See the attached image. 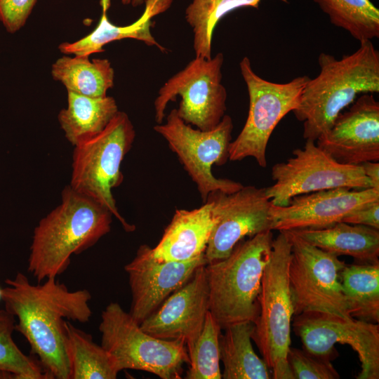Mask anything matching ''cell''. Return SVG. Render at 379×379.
I'll return each instance as SVG.
<instances>
[{
  "label": "cell",
  "mask_w": 379,
  "mask_h": 379,
  "mask_svg": "<svg viewBox=\"0 0 379 379\" xmlns=\"http://www.w3.org/2000/svg\"><path fill=\"white\" fill-rule=\"evenodd\" d=\"M5 284L4 308L17 318L15 331L27 340L47 379H69L65 322L89 321L90 292L69 291L56 278L33 284L22 272L6 279Z\"/></svg>",
  "instance_id": "6da1fadb"
},
{
  "label": "cell",
  "mask_w": 379,
  "mask_h": 379,
  "mask_svg": "<svg viewBox=\"0 0 379 379\" xmlns=\"http://www.w3.org/2000/svg\"><path fill=\"white\" fill-rule=\"evenodd\" d=\"M112 216L98 201L66 186L61 203L34 230L27 271L39 283L62 274L72 255L94 246L110 231Z\"/></svg>",
  "instance_id": "7a4b0ae2"
},
{
  "label": "cell",
  "mask_w": 379,
  "mask_h": 379,
  "mask_svg": "<svg viewBox=\"0 0 379 379\" xmlns=\"http://www.w3.org/2000/svg\"><path fill=\"white\" fill-rule=\"evenodd\" d=\"M319 73L307 81L298 107L293 111L303 123V138L316 141L338 114L360 93L379 92V52L371 40L340 59L321 53Z\"/></svg>",
  "instance_id": "3957f363"
},
{
  "label": "cell",
  "mask_w": 379,
  "mask_h": 379,
  "mask_svg": "<svg viewBox=\"0 0 379 379\" xmlns=\"http://www.w3.org/2000/svg\"><path fill=\"white\" fill-rule=\"evenodd\" d=\"M272 230L240 241L225 259L205 266L209 312L222 329L257 319L263 271L272 248Z\"/></svg>",
  "instance_id": "277c9868"
},
{
  "label": "cell",
  "mask_w": 379,
  "mask_h": 379,
  "mask_svg": "<svg viewBox=\"0 0 379 379\" xmlns=\"http://www.w3.org/2000/svg\"><path fill=\"white\" fill-rule=\"evenodd\" d=\"M291 245L285 231L272 241L258 296L260 311L252 339L274 379H294L287 359L293 305L288 279Z\"/></svg>",
  "instance_id": "5b68a950"
},
{
  "label": "cell",
  "mask_w": 379,
  "mask_h": 379,
  "mask_svg": "<svg viewBox=\"0 0 379 379\" xmlns=\"http://www.w3.org/2000/svg\"><path fill=\"white\" fill-rule=\"evenodd\" d=\"M135 137L126 113L118 111L98 135L74 146L69 186L106 207L126 232L135 227L119 213L112 190L121 184L120 170Z\"/></svg>",
  "instance_id": "8992f818"
},
{
  "label": "cell",
  "mask_w": 379,
  "mask_h": 379,
  "mask_svg": "<svg viewBox=\"0 0 379 379\" xmlns=\"http://www.w3.org/2000/svg\"><path fill=\"white\" fill-rule=\"evenodd\" d=\"M101 345L114 357L119 371L133 369L161 379H180L189 363L185 342L164 340L145 332L118 302L102 312L99 325Z\"/></svg>",
  "instance_id": "52a82bcc"
},
{
  "label": "cell",
  "mask_w": 379,
  "mask_h": 379,
  "mask_svg": "<svg viewBox=\"0 0 379 379\" xmlns=\"http://www.w3.org/2000/svg\"><path fill=\"white\" fill-rule=\"evenodd\" d=\"M239 69L248 93L249 109L242 130L230 144L229 160L253 157L260 166L265 168L270 138L279 122L298 107L310 77L299 76L284 84L272 82L253 71L246 56L240 61Z\"/></svg>",
  "instance_id": "ba28073f"
},
{
  "label": "cell",
  "mask_w": 379,
  "mask_h": 379,
  "mask_svg": "<svg viewBox=\"0 0 379 379\" xmlns=\"http://www.w3.org/2000/svg\"><path fill=\"white\" fill-rule=\"evenodd\" d=\"M232 129V118L227 114L211 130L194 129L179 117L176 109L169 112L166 123L154 126L197 185L204 203L213 192L232 193L244 186L230 179L217 178L212 173L213 165L222 166L229 159Z\"/></svg>",
  "instance_id": "9c48e42d"
},
{
  "label": "cell",
  "mask_w": 379,
  "mask_h": 379,
  "mask_svg": "<svg viewBox=\"0 0 379 379\" xmlns=\"http://www.w3.org/2000/svg\"><path fill=\"white\" fill-rule=\"evenodd\" d=\"M223 62L222 53L209 59L195 56L168 79L154 100L157 124L163 123L168 103L180 95L181 100L176 110L181 119L201 131L214 128L227 109V91L222 84Z\"/></svg>",
  "instance_id": "30bf717a"
},
{
  "label": "cell",
  "mask_w": 379,
  "mask_h": 379,
  "mask_svg": "<svg viewBox=\"0 0 379 379\" xmlns=\"http://www.w3.org/2000/svg\"><path fill=\"white\" fill-rule=\"evenodd\" d=\"M285 232L291 245L288 279L294 314L317 312L352 319L341 284L345 262L294 232Z\"/></svg>",
  "instance_id": "8fae6325"
},
{
  "label": "cell",
  "mask_w": 379,
  "mask_h": 379,
  "mask_svg": "<svg viewBox=\"0 0 379 379\" xmlns=\"http://www.w3.org/2000/svg\"><path fill=\"white\" fill-rule=\"evenodd\" d=\"M307 140L293 157L272 168L274 184L265 188L272 205L286 206L297 195L338 187L361 190L371 183L360 165L343 164Z\"/></svg>",
  "instance_id": "7c38bea8"
},
{
  "label": "cell",
  "mask_w": 379,
  "mask_h": 379,
  "mask_svg": "<svg viewBox=\"0 0 379 379\" xmlns=\"http://www.w3.org/2000/svg\"><path fill=\"white\" fill-rule=\"evenodd\" d=\"M206 201L211 205L215 224L204 255L207 264L225 259L245 237L272 230L265 188L243 186L232 193L215 191Z\"/></svg>",
  "instance_id": "4fadbf2b"
},
{
  "label": "cell",
  "mask_w": 379,
  "mask_h": 379,
  "mask_svg": "<svg viewBox=\"0 0 379 379\" xmlns=\"http://www.w3.org/2000/svg\"><path fill=\"white\" fill-rule=\"evenodd\" d=\"M293 329L308 352L333 359L335 343L347 344L357 353V379L379 378V325L337 315L310 312L295 315Z\"/></svg>",
  "instance_id": "5bb4252c"
},
{
  "label": "cell",
  "mask_w": 379,
  "mask_h": 379,
  "mask_svg": "<svg viewBox=\"0 0 379 379\" xmlns=\"http://www.w3.org/2000/svg\"><path fill=\"white\" fill-rule=\"evenodd\" d=\"M206 264L204 253L186 262H158L149 246H140L135 258L124 267L132 295L130 315L140 324L182 286L198 267Z\"/></svg>",
  "instance_id": "9a60e30c"
},
{
  "label": "cell",
  "mask_w": 379,
  "mask_h": 379,
  "mask_svg": "<svg viewBox=\"0 0 379 379\" xmlns=\"http://www.w3.org/2000/svg\"><path fill=\"white\" fill-rule=\"evenodd\" d=\"M317 145L343 164L379 161V102L364 93L350 109L340 112Z\"/></svg>",
  "instance_id": "2e32d148"
},
{
  "label": "cell",
  "mask_w": 379,
  "mask_h": 379,
  "mask_svg": "<svg viewBox=\"0 0 379 379\" xmlns=\"http://www.w3.org/2000/svg\"><path fill=\"white\" fill-rule=\"evenodd\" d=\"M379 200V191L338 187L292 197L286 206L270 207L272 230L320 229L342 221L352 211Z\"/></svg>",
  "instance_id": "e0dca14e"
},
{
  "label": "cell",
  "mask_w": 379,
  "mask_h": 379,
  "mask_svg": "<svg viewBox=\"0 0 379 379\" xmlns=\"http://www.w3.org/2000/svg\"><path fill=\"white\" fill-rule=\"evenodd\" d=\"M205 265L170 295L140 324L148 334L164 340H182L186 345L200 334L209 311V288Z\"/></svg>",
  "instance_id": "ac0fdd59"
},
{
  "label": "cell",
  "mask_w": 379,
  "mask_h": 379,
  "mask_svg": "<svg viewBox=\"0 0 379 379\" xmlns=\"http://www.w3.org/2000/svg\"><path fill=\"white\" fill-rule=\"evenodd\" d=\"M215 224L208 201L193 210L178 209L159 242L151 248L158 262H186L204 253Z\"/></svg>",
  "instance_id": "d6986e66"
},
{
  "label": "cell",
  "mask_w": 379,
  "mask_h": 379,
  "mask_svg": "<svg viewBox=\"0 0 379 379\" xmlns=\"http://www.w3.org/2000/svg\"><path fill=\"white\" fill-rule=\"evenodd\" d=\"M145 3L144 12L136 21L126 26H119L112 23L106 14L110 0H102V14L95 29L77 41L60 44L58 49L64 54L90 55L105 51L103 46L110 42L130 38L166 52V48L157 42L151 32V27L154 25L152 19L167 11L173 0H145Z\"/></svg>",
  "instance_id": "ffe728a7"
},
{
  "label": "cell",
  "mask_w": 379,
  "mask_h": 379,
  "mask_svg": "<svg viewBox=\"0 0 379 379\" xmlns=\"http://www.w3.org/2000/svg\"><path fill=\"white\" fill-rule=\"evenodd\" d=\"M291 231L336 256L350 255L361 263L379 262V230L340 221L324 228Z\"/></svg>",
  "instance_id": "44dd1931"
},
{
  "label": "cell",
  "mask_w": 379,
  "mask_h": 379,
  "mask_svg": "<svg viewBox=\"0 0 379 379\" xmlns=\"http://www.w3.org/2000/svg\"><path fill=\"white\" fill-rule=\"evenodd\" d=\"M114 98H93L67 91V107L58 114L67 140L74 146L100 133L118 112Z\"/></svg>",
  "instance_id": "7402d4cb"
},
{
  "label": "cell",
  "mask_w": 379,
  "mask_h": 379,
  "mask_svg": "<svg viewBox=\"0 0 379 379\" xmlns=\"http://www.w3.org/2000/svg\"><path fill=\"white\" fill-rule=\"evenodd\" d=\"M255 324L244 321L230 325L220 335V357L224 379H269L272 374L262 359L255 352L251 339Z\"/></svg>",
  "instance_id": "603a6c76"
},
{
  "label": "cell",
  "mask_w": 379,
  "mask_h": 379,
  "mask_svg": "<svg viewBox=\"0 0 379 379\" xmlns=\"http://www.w3.org/2000/svg\"><path fill=\"white\" fill-rule=\"evenodd\" d=\"M51 74L67 91L88 97H105L114 86V71L109 60H90L89 55H64L53 64Z\"/></svg>",
  "instance_id": "cb8c5ba5"
},
{
  "label": "cell",
  "mask_w": 379,
  "mask_h": 379,
  "mask_svg": "<svg viewBox=\"0 0 379 379\" xmlns=\"http://www.w3.org/2000/svg\"><path fill=\"white\" fill-rule=\"evenodd\" d=\"M69 379H115L120 372L114 357L91 334L65 322Z\"/></svg>",
  "instance_id": "d4e9b609"
},
{
  "label": "cell",
  "mask_w": 379,
  "mask_h": 379,
  "mask_svg": "<svg viewBox=\"0 0 379 379\" xmlns=\"http://www.w3.org/2000/svg\"><path fill=\"white\" fill-rule=\"evenodd\" d=\"M341 284L351 317L379 323V262L346 265Z\"/></svg>",
  "instance_id": "484cf974"
},
{
  "label": "cell",
  "mask_w": 379,
  "mask_h": 379,
  "mask_svg": "<svg viewBox=\"0 0 379 379\" xmlns=\"http://www.w3.org/2000/svg\"><path fill=\"white\" fill-rule=\"evenodd\" d=\"M261 0H192L185 10V20L192 29L195 56L212 57V39L219 21L237 8H258Z\"/></svg>",
  "instance_id": "4316f807"
},
{
  "label": "cell",
  "mask_w": 379,
  "mask_h": 379,
  "mask_svg": "<svg viewBox=\"0 0 379 379\" xmlns=\"http://www.w3.org/2000/svg\"><path fill=\"white\" fill-rule=\"evenodd\" d=\"M334 26L359 42L379 37V9L371 0H313Z\"/></svg>",
  "instance_id": "83f0119b"
},
{
  "label": "cell",
  "mask_w": 379,
  "mask_h": 379,
  "mask_svg": "<svg viewBox=\"0 0 379 379\" xmlns=\"http://www.w3.org/2000/svg\"><path fill=\"white\" fill-rule=\"evenodd\" d=\"M221 327L208 311L198 338L187 345L190 366L186 379H220V345Z\"/></svg>",
  "instance_id": "f1b7e54d"
},
{
  "label": "cell",
  "mask_w": 379,
  "mask_h": 379,
  "mask_svg": "<svg viewBox=\"0 0 379 379\" xmlns=\"http://www.w3.org/2000/svg\"><path fill=\"white\" fill-rule=\"evenodd\" d=\"M15 317L5 308L0 309V370L15 379H47L38 359L25 354L14 342Z\"/></svg>",
  "instance_id": "f546056e"
},
{
  "label": "cell",
  "mask_w": 379,
  "mask_h": 379,
  "mask_svg": "<svg viewBox=\"0 0 379 379\" xmlns=\"http://www.w3.org/2000/svg\"><path fill=\"white\" fill-rule=\"evenodd\" d=\"M287 359L294 379H337L331 359L312 354L305 350L290 347Z\"/></svg>",
  "instance_id": "4dcf8cb0"
},
{
  "label": "cell",
  "mask_w": 379,
  "mask_h": 379,
  "mask_svg": "<svg viewBox=\"0 0 379 379\" xmlns=\"http://www.w3.org/2000/svg\"><path fill=\"white\" fill-rule=\"evenodd\" d=\"M36 0H0V21L15 33L25 24Z\"/></svg>",
  "instance_id": "1f68e13d"
},
{
  "label": "cell",
  "mask_w": 379,
  "mask_h": 379,
  "mask_svg": "<svg viewBox=\"0 0 379 379\" xmlns=\"http://www.w3.org/2000/svg\"><path fill=\"white\" fill-rule=\"evenodd\" d=\"M342 222L379 230V200L352 211L343 218Z\"/></svg>",
  "instance_id": "d6a6232c"
},
{
  "label": "cell",
  "mask_w": 379,
  "mask_h": 379,
  "mask_svg": "<svg viewBox=\"0 0 379 379\" xmlns=\"http://www.w3.org/2000/svg\"><path fill=\"white\" fill-rule=\"evenodd\" d=\"M360 166L370 181L371 187L379 191V162L366 161Z\"/></svg>",
  "instance_id": "836d02e7"
},
{
  "label": "cell",
  "mask_w": 379,
  "mask_h": 379,
  "mask_svg": "<svg viewBox=\"0 0 379 379\" xmlns=\"http://www.w3.org/2000/svg\"><path fill=\"white\" fill-rule=\"evenodd\" d=\"M145 0H121L123 4L128 5L131 4L133 6L141 5Z\"/></svg>",
  "instance_id": "e575fe53"
},
{
  "label": "cell",
  "mask_w": 379,
  "mask_h": 379,
  "mask_svg": "<svg viewBox=\"0 0 379 379\" xmlns=\"http://www.w3.org/2000/svg\"><path fill=\"white\" fill-rule=\"evenodd\" d=\"M2 300V288H0V300Z\"/></svg>",
  "instance_id": "d590c367"
}]
</instances>
